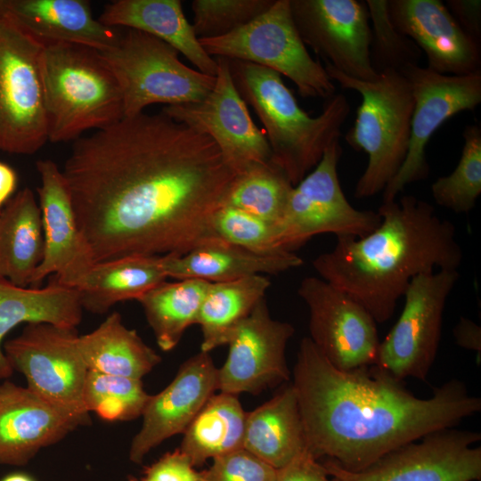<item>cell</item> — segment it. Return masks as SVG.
Wrapping results in <instances>:
<instances>
[{
	"label": "cell",
	"mask_w": 481,
	"mask_h": 481,
	"mask_svg": "<svg viewBox=\"0 0 481 481\" xmlns=\"http://www.w3.org/2000/svg\"><path fill=\"white\" fill-rule=\"evenodd\" d=\"M61 171L95 262L182 256L211 240L236 176L210 137L162 112L79 137Z\"/></svg>",
	"instance_id": "6da1fadb"
},
{
	"label": "cell",
	"mask_w": 481,
	"mask_h": 481,
	"mask_svg": "<svg viewBox=\"0 0 481 481\" xmlns=\"http://www.w3.org/2000/svg\"><path fill=\"white\" fill-rule=\"evenodd\" d=\"M375 364L333 366L304 338L293 370L307 450L342 469L360 471L389 452L432 432L452 428L481 410V399L452 379L428 398Z\"/></svg>",
	"instance_id": "7a4b0ae2"
},
{
	"label": "cell",
	"mask_w": 481,
	"mask_h": 481,
	"mask_svg": "<svg viewBox=\"0 0 481 481\" xmlns=\"http://www.w3.org/2000/svg\"><path fill=\"white\" fill-rule=\"evenodd\" d=\"M381 223L355 238L337 237L328 252L313 260L321 279L359 302L376 322L394 314L416 276L458 270L463 252L452 223L441 218L428 202L412 195L382 202Z\"/></svg>",
	"instance_id": "3957f363"
},
{
	"label": "cell",
	"mask_w": 481,
	"mask_h": 481,
	"mask_svg": "<svg viewBox=\"0 0 481 481\" xmlns=\"http://www.w3.org/2000/svg\"><path fill=\"white\" fill-rule=\"evenodd\" d=\"M227 60L240 95L264 126L272 162L297 185L317 166L326 149L339 140L350 103L344 94H334L326 100L321 114L311 117L279 73L249 61Z\"/></svg>",
	"instance_id": "277c9868"
},
{
	"label": "cell",
	"mask_w": 481,
	"mask_h": 481,
	"mask_svg": "<svg viewBox=\"0 0 481 481\" xmlns=\"http://www.w3.org/2000/svg\"><path fill=\"white\" fill-rule=\"evenodd\" d=\"M41 78L48 141H76L125 118L116 76L99 51L74 44L44 45Z\"/></svg>",
	"instance_id": "5b68a950"
},
{
	"label": "cell",
	"mask_w": 481,
	"mask_h": 481,
	"mask_svg": "<svg viewBox=\"0 0 481 481\" xmlns=\"http://www.w3.org/2000/svg\"><path fill=\"white\" fill-rule=\"evenodd\" d=\"M323 67L332 81L362 96L345 141L368 155L366 168L355 187V197H372L383 192L406 158L414 106L411 84L397 71H386L376 80L364 81L345 75L328 62Z\"/></svg>",
	"instance_id": "8992f818"
},
{
	"label": "cell",
	"mask_w": 481,
	"mask_h": 481,
	"mask_svg": "<svg viewBox=\"0 0 481 481\" xmlns=\"http://www.w3.org/2000/svg\"><path fill=\"white\" fill-rule=\"evenodd\" d=\"M100 53L119 84L125 118L144 112L152 104L199 102L216 82V76L183 64L169 45L135 29L120 31L112 47Z\"/></svg>",
	"instance_id": "52a82bcc"
},
{
	"label": "cell",
	"mask_w": 481,
	"mask_h": 481,
	"mask_svg": "<svg viewBox=\"0 0 481 481\" xmlns=\"http://www.w3.org/2000/svg\"><path fill=\"white\" fill-rule=\"evenodd\" d=\"M211 57L249 61L290 79L304 98L330 99L334 82L309 54L295 25L289 0H274L249 24L219 37L199 38Z\"/></svg>",
	"instance_id": "ba28073f"
},
{
	"label": "cell",
	"mask_w": 481,
	"mask_h": 481,
	"mask_svg": "<svg viewBox=\"0 0 481 481\" xmlns=\"http://www.w3.org/2000/svg\"><path fill=\"white\" fill-rule=\"evenodd\" d=\"M38 39L0 8V151L31 155L48 141Z\"/></svg>",
	"instance_id": "9c48e42d"
},
{
	"label": "cell",
	"mask_w": 481,
	"mask_h": 481,
	"mask_svg": "<svg viewBox=\"0 0 481 481\" xmlns=\"http://www.w3.org/2000/svg\"><path fill=\"white\" fill-rule=\"evenodd\" d=\"M341 154L337 140L326 149L317 166L292 188L274 224L281 249L294 252L322 233L363 237L381 223L377 211L356 209L346 200L338 174Z\"/></svg>",
	"instance_id": "30bf717a"
},
{
	"label": "cell",
	"mask_w": 481,
	"mask_h": 481,
	"mask_svg": "<svg viewBox=\"0 0 481 481\" xmlns=\"http://www.w3.org/2000/svg\"><path fill=\"white\" fill-rule=\"evenodd\" d=\"M78 337L76 329L29 323L3 350L12 369L24 375L29 390L81 426L90 417L83 399L88 369Z\"/></svg>",
	"instance_id": "8fae6325"
},
{
	"label": "cell",
	"mask_w": 481,
	"mask_h": 481,
	"mask_svg": "<svg viewBox=\"0 0 481 481\" xmlns=\"http://www.w3.org/2000/svg\"><path fill=\"white\" fill-rule=\"evenodd\" d=\"M460 277L458 270H438L413 278L402 313L379 341L375 365L399 380H424L436 359L446 300Z\"/></svg>",
	"instance_id": "7c38bea8"
},
{
	"label": "cell",
	"mask_w": 481,
	"mask_h": 481,
	"mask_svg": "<svg viewBox=\"0 0 481 481\" xmlns=\"http://www.w3.org/2000/svg\"><path fill=\"white\" fill-rule=\"evenodd\" d=\"M478 432L446 428L385 454L360 471H348L334 461L322 463L337 481H479Z\"/></svg>",
	"instance_id": "4fadbf2b"
},
{
	"label": "cell",
	"mask_w": 481,
	"mask_h": 481,
	"mask_svg": "<svg viewBox=\"0 0 481 481\" xmlns=\"http://www.w3.org/2000/svg\"><path fill=\"white\" fill-rule=\"evenodd\" d=\"M401 73L410 82L414 99L411 136L402 167L383 190V202L395 200L407 185L428 176L426 147L433 134L454 115L481 103V71L443 75L412 65Z\"/></svg>",
	"instance_id": "5bb4252c"
},
{
	"label": "cell",
	"mask_w": 481,
	"mask_h": 481,
	"mask_svg": "<svg viewBox=\"0 0 481 481\" xmlns=\"http://www.w3.org/2000/svg\"><path fill=\"white\" fill-rule=\"evenodd\" d=\"M214 58L217 69L211 92L199 102L164 106L161 112L210 137L237 175L254 164L270 162L272 151L232 81L228 60Z\"/></svg>",
	"instance_id": "9a60e30c"
},
{
	"label": "cell",
	"mask_w": 481,
	"mask_h": 481,
	"mask_svg": "<svg viewBox=\"0 0 481 481\" xmlns=\"http://www.w3.org/2000/svg\"><path fill=\"white\" fill-rule=\"evenodd\" d=\"M309 310V338L339 370L375 363L377 322L355 299L324 280L308 276L298 289Z\"/></svg>",
	"instance_id": "2e32d148"
},
{
	"label": "cell",
	"mask_w": 481,
	"mask_h": 481,
	"mask_svg": "<svg viewBox=\"0 0 481 481\" xmlns=\"http://www.w3.org/2000/svg\"><path fill=\"white\" fill-rule=\"evenodd\" d=\"M304 42L324 62L345 75L373 81L379 74L370 60L371 37L368 8L358 0H289Z\"/></svg>",
	"instance_id": "e0dca14e"
},
{
	"label": "cell",
	"mask_w": 481,
	"mask_h": 481,
	"mask_svg": "<svg viewBox=\"0 0 481 481\" xmlns=\"http://www.w3.org/2000/svg\"><path fill=\"white\" fill-rule=\"evenodd\" d=\"M294 327L274 320L262 298L232 332L227 358L217 369V390L258 394L289 381L286 346Z\"/></svg>",
	"instance_id": "ac0fdd59"
},
{
	"label": "cell",
	"mask_w": 481,
	"mask_h": 481,
	"mask_svg": "<svg viewBox=\"0 0 481 481\" xmlns=\"http://www.w3.org/2000/svg\"><path fill=\"white\" fill-rule=\"evenodd\" d=\"M41 185L37 188L44 235V256L30 285L53 274L63 285L77 288L96 263L82 233L72 204L71 193L57 164L40 159L36 164Z\"/></svg>",
	"instance_id": "d6986e66"
},
{
	"label": "cell",
	"mask_w": 481,
	"mask_h": 481,
	"mask_svg": "<svg viewBox=\"0 0 481 481\" xmlns=\"http://www.w3.org/2000/svg\"><path fill=\"white\" fill-rule=\"evenodd\" d=\"M216 390L217 368L209 353L200 351L187 359L174 379L150 396L142 414L141 429L131 442L130 461L141 464L153 448L183 433Z\"/></svg>",
	"instance_id": "ffe728a7"
},
{
	"label": "cell",
	"mask_w": 481,
	"mask_h": 481,
	"mask_svg": "<svg viewBox=\"0 0 481 481\" xmlns=\"http://www.w3.org/2000/svg\"><path fill=\"white\" fill-rule=\"evenodd\" d=\"M394 27L427 57L428 69L443 75L481 71L480 45L469 37L439 0H387Z\"/></svg>",
	"instance_id": "44dd1931"
},
{
	"label": "cell",
	"mask_w": 481,
	"mask_h": 481,
	"mask_svg": "<svg viewBox=\"0 0 481 481\" xmlns=\"http://www.w3.org/2000/svg\"><path fill=\"white\" fill-rule=\"evenodd\" d=\"M80 424L28 387L0 385V464L24 466Z\"/></svg>",
	"instance_id": "7402d4cb"
},
{
	"label": "cell",
	"mask_w": 481,
	"mask_h": 481,
	"mask_svg": "<svg viewBox=\"0 0 481 481\" xmlns=\"http://www.w3.org/2000/svg\"><path fill=\"white\" fill-rule=\"evenodd\" d=\"M0 8L44 45L74 44L102 52L120 34L95 19L86 0H0Z\"/></svg>",
	"instance_id": "603a6c76"
},
{
	"label": "cell",
	"mask_w": 481,
	"mask_h": 481,
	"mask_svg": "<svg viewBox=\"0 0 481 481\" xmlns=\"http://www.w3.org/2000/svg\"><path fill=\"white\" fill-rule=\"evenodd\" d=\"M302 264L303 259L294 252H257L216 239L202 242L182 256H163L167 277L210 282L279 274Z\"/></svg>",
	"instance_id": "cb8c5ba5"
},
{
	"label": "cell",
	"mask_w": 481,
	"mask_h": 481,
	"mask_svg": "<svg viewBox=\"0 0 481 481\" xmlns=\"http://www.w3.org/2000/svg\"><path fill=\"white\" fill-rule=\"evenodd\" d=\"M99 21L149 34L175 48L199 71L216 76L217 65L200 44L180 0H117L103 7Z\"/></svg>",
	"instance_id": "d4e9b609"
},
{
	"label": "cell",
	"mask_w": 481,
	"mask_h": 481,
	"mask_svg": "<svg viewBox=\"0 0 481 481\" xmlns=\"http://www.w3.org/2000/svg\"><path fill=\"white\" fill-rule=\"evenodd\" d=\"M82 312L78 290L61 284L54 275L42 289H27L0 276V379L13 371L3 350V340L10 330L23 322L76 329Z\"/></svg>",
	"instance_id": "484cf974"
},
{
	"label": "cell",
	"mask_w": 481,
	"mask_h": 481,
	"mask_svg": "<svg viewBox=\"0 0 481 481\" xmlns=\"http://www.w3.org/2000/svg\"><path fill=\"white\" fill-rule=\"evenodd\" d=\"M243 448L275 469L307 449L298 402L291 383L247 413Z\"/></svg>",
	"instance_id": "4316f807"
},
{
	"label": "cell",
	"mask_w": 481,
	"mask_h": 481,
	"mask_svg": "<svg viewBox=\"0 0 481 481\" xmlns=\"http://www.w3.org/2000/svg\"><path fill=\"white\" fill-rule=\"evenodd\" d=\"M167 278L163 256L128 255L96 262L77 289L83 309L103 314L118 302L138 300Z\"/></svg>",
	"instance_id": "83f0119b"
},
{
	"label": "cell",
	"mask_w": 481,
	"mask_h": 481,
	"mask_svg": "<svg viewBox=\"0 0 481 481\" xmlns=\"http://www.w3.org/2000/svg\"><path fill=\"white\" fill-rule=\"evenodd\" d=\"M43 256L40 208L33 192L24 188L0 211V276L26 287Z\"/></svg>",
	"instance_id": "f1b7e54d"
},
{
	"label": "cell",
	"mask_w": 481,
	"mask_h": 481,
	"mask_svg": "<svg viewBox=\"0 0 481 481\" xmlns=\"http://www.w3.org/2000/svg\"><path fill=\"white\" fill-rule=\"evenodd\" d=\"M78 346L88 371L104 374L142 379L161 361L135 330L123 323L118 313L79 336Z\"/></svg>",
	"instance_id": "f546056e"
},
{
	"label": "cell",
	"mask_w": 481,
	"mask_h": 481,
	"mask_svg": "<svg viewBox=\"0 0 481 481\" xmlns=\"http://www.w3.org/2000/svg\"><path fill=\"white\" fill-rule=\"evenodd\" d=\"M246 416L236 395L214 394L183 432L179 450L196 468L243 448Z\"/></svg>",
	"instance_id": "4dcf8cb0"
},
{
	"label": "cell",
	"mask_w": 481,
	"mask_h": 481,
	"mask_svg": "<svg viewBox=\"0 0 481 481\" xmlns=\"http://www.w3.org/2000/svg\"><path fill=\"white\" fill-rule=\"evenodd\" d=\"M270 284L265 275L211 282L195 322L202 332L200 351L209 353L227 345L234 330L265 298Z\"/></svg>",
	"instance_id": "1f68e13d"
},
{
	"label": "cell",
	"mask_w": 481,
	"mask_h": 481,
	"mask_svg": "<svg viewBox=\"0 0 481 481\" xmlns=\"http://www.w3.org/2000/svg\"><path fill=\"white\" fill-rule=\"evenodd\" d=\"M210 283L200 279L165 281L137 300L161 350L174 349L186 329L195 324Z\"/></svg>",
	"instance_id": "d6a6232c"
},
{
	"label": "cell",
	"mask_w": 481,
	"mask_h": 481,
	"mask_svg": "<svg viewBox=\"0 0 481 481\" xmlns=\"http://www.w3.org/2000/svg\"><path fill=\"white\" fill-rule=\"evenodd\" d=\"M293 187L285 173L272 160L254 164L235 176L224 205L275 224Z\"/></svg>",
	"instance_id": "836d02e7"
},
{
	"label": "cell",
	"mask_w": 481,
	"mask_h": 481,
	"mask_svg": "<svg viewBox=\"0 0 481 481\" xmlns=\"http://www.w3.org/2000/svg\"><path fill=\"white\" fill-rule=\"evenodd\" d=\"M464 144L454 170L437 178L431 185L436 203L456 214H467L481 193V127L469 125L463 134Z\"/></svg>",
	"instance_id": "e575fe53"
},
{
	"label": "cell",
	"mask_w": 481,
	"mask_h": 481,
	"mask_svg": "<svg viewBox=\"0 0 481 481\" xmlns=\"http://www.w3.org/2000/svg\"><path fill=\"white\" fill-rule=\"evenodd\" d=\"M141 379L88 371L84 387L86 411L107 421L132 420L143 414L150 398Z\"/></svg>",
	"instance_id": "d590c367"
},
{
	"label": "cell",
	"mask_w": 481,
	"mask_h": 481,
	"mask_svg": "<svg viewBox=\"0 0 481 481\" xmlns=\"http://www.w3.org/2000/svg\"><path fill=\"white\" fill-rule=\"evenodd\" d=\"M365 4L371 22L370 60L375 72H401L406 67L419 65L423 53L412 39L394 27L387 0H366Z\"/></svg>",
	"instance_id": "8d00e7d4"
},
{
	"label": "cell",
	"mask_w": 481,
	"mask_h": 481,
	"mask_svg": "<svg viewBox=\"0 0 481 481\" xmlns=\"http://www.w3.org/2000/svg\"><path fill=\"white\" fill-rule=\"evenodd\" d=\"M274 0H194L192 28L198 38L225 36L267 11Z\"/></svg>",
	"instance_id": "74e56055"
},
{
	"label": "cell",
	"mask_w": 481,
	"mask_h": 481,
	"mask_svg": "<svg viewBox=\"0 0 481 481\" xmlns=\"http://www.w3.org/2000/svg\"><path fill=\"white\" fill-rule=\"evenodd\" d=\"M210 234L212 239L253 251H285L277 244L273 224L228 205H223L215 212Z\"/></svg>",
	"instance_id": "f35d334b"
},
{
	"label": "cell",
	"mask_w": 481,
	"mask_h": 481,
	"mask_svg": "<svg viewBox=\"0 0 481 481\" xmlns=\"http://www.w3.org/2000/svg\"><path fill=\"white\" fill-rule=\"evenodd\" d=\"M203 481H274L276 469L244 448L213 459Z\"/></svg>",
	"instance_id": "ab89813d"
},
{
	"label": "cell",
	"mask_w": 481,
	"mask_h": 481,
	"mask_svg": "<svg viewBox=\"0 0 481 481\" xmlns=\"http://www.w3.org/2000/svg\"><path fill=\"white\" fill-rule=\"evenodd\" d=\"M143 481H203L189 458L179 449L164 454L146 468Z\"/></svg>",
	"instance_id": "60d3db41"
},
{
	"label": "cell",
	"mask_w": 481,
	"mask_h": 481,
	"mask_svg": "<svg viewBox=\"0 0 481 481\" xmlns=\"http://www.w3.org/2000/svg\"><path fill=\"white\" fill-rule=\"evenodd\" d=\"M329 476L322 463L306 449L276 469L274 481H337Z\"/></svg>",
	"instance_id": "b9f144b4"
},
{
	"label": "cell",
	"mask_w": 481,
	"mask_h": 481,
	"mask_svg": "<svg viewBox=\"0 0 481 481\" xmlns=\"http://www.w3.org/2000/svg\"><path fill=\"white\" fill-rule=\"evenodd\" d=\"M444 4L462 30L480 45L481 1L447 0Z\"/></svg>",
	"instance_id": "7bdbcfd3"
},
{
	"label": "cell",
	"mask_w": 481,
	"mask_h": 481,
	"mask_svg": "<svg viewBox=\"0 0 481 481\" xmlns=\"http://www.w3.org/2000/svg\"><path fill=\"white\" fill-rule=\"evenodd\" d=\"M453 337L462 348L481 353V329L473 321L461 317L453 328Z\"/></svg>",
	"instance_id": "ee69618b"
},
{
	"label": "cell",
	"mask_w": 481,
	"mask_h": 481,
	"mask_svg": "<svg viewBox=\"0 0 481 481\" xmlns=\"http://www.w3.org/2000/svg\"><path fill=\"white\" fill-rule=\"evenodd\" d=\"M18 183V175L9 165L0 161V211L12 199Z\"/></svg>",
	"instance_id": "f6af8a7d"
},
{
	"label": "cell",
	"mask_w": 481,
	"mask_h": 481,
	"mask_svg": "<svg viewBox=\"0 0 481 481\" xmlns=\"http://www.w3.org/2000/svg\"><path fill=\"white\" fill-rule=\"evenodd\" d=\"M0 481H36L31 476L24 472H12L3 477Z\"/></svg>",
	"instance_id": "bcb514c9"
},
{
	"label": "cell",
	"mask_w": 481,
	"mask_h": 481,
	"mask_svg": "<svg viewBox=\"0 0 481 481\" xmlns=\"http://www.w3.org/2000/svg\"><path fill=\"white\" fill-rule=\"evenodd\" d=\"M128 481H138V480H136V479H135V478H130Z\"/></svg>",
	"instance_id": "7dc6e473"
}]
</instances>
